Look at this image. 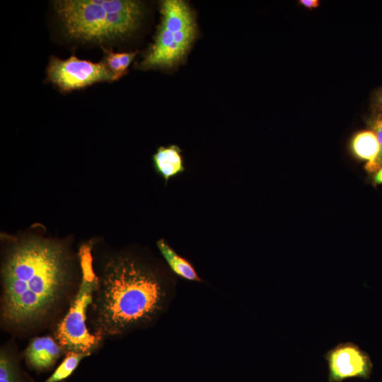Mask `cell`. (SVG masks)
Listing matches in <instances>:
<instances>
[{"instance_id":"12","label":"cell","mask_w":382,"mask_h":382,"mask_svg":"<svg viewBox=\"0 0 382 382\" xmlns=\"http://www.w3.org/2000/svg\"><path fill=\"white\" fill-rule=\"evenodd\" d=\"M0 382H33L22 369L14 352L5 348L0 352Z\"/></svg>"},{"instance_id":"18","label":"cell","mask_w":382,"mask_h":382,"mask_svg":"<svg viewBox=\"0 0 382 382\" xmlns=\"http://www.w3.org/2000/svg\"><path fill=\"white\" fill-rule=\"evenodd\" d=\"M374 185H382V168L376 170L373 176Z\"/></svg>"},{"instance_id":"3","label":"cell","mask_w":382,"mask_h":382,"mask_svg":"<svg viewBox=\"0 0 382 382\" xmlns=\"http://www.w3.org/2000/svg\"><path fill=\"white\" fill-rule=\"evenodd\" d=\"M55 10L66 33L81 40H110L125 36L138 25L140 4L129 0H63Z\"/></svg>"},{"instance_id":"9","label":"cell","mask_w":382,"mask_h":382,"mask_svg":"<svg viewBox=\"0 0 382 382\" xmlns=\"http://www.w3.org/2000/svg\"><path fill=\"white\" fill-rule=\"evenodd\" d=\"M156 172L167 183L185 170L181 149L177 145L161 146L153 156Z\"/></svg>"},{"instance_id":"7","label":"cell","mask_w":382,"mask_h":382,"mask_svg":"<svg viewBox=\"0 0 382 382\" xmlns=\"http://www.w3.org/2000/svg\"><path fill=\"white\" fill-rule=\"evenodd\" d=\"M330 378L340 381L352 377H366L371 369L367 354L358 345L348 342L338 344L327 352Z\"/></svg>"},{"instance_id":"14","label":"cell","mask_w":382,"mask_h":382,"mask_svg":"<svg viewBox=\"0 0 382 382\" xmlns=\"http://www.w3.org/2000/svg\"><path fill=\"white\" fill-rule=\"evenodd\" d=\"M104 52L106 55L105 63L113 74L115 80H117L125 74L121 66L119 53L105 49Z\"/></svg>"},{"instance_id":"4","label":"cell","mask_w":382,"mask_h":382,"mask_svg":"<svg viewBox=\"0 0 382 382\" xmlns=\"http://www.w3.org/2000/svg\"><path fill=\"white\" fill-rule=\"evenodd\" d=\"M91 248L89 243L79 248L81 281L71 306L55 331L56 340L67 352L91 354L101 339L100 336L91 333L86 324L87 308L93 301L98 282L93 268Z\"/></svg>"},{"instance_id":"15","label":"cell","mask_w":382,"mask_h":382,"mask_svg":"<svg viewBox=\"0 0 382 382\" xmlns=\"http://www.w3.org/2000/svg\"><path fill=\"white\" fill-rule=\"evenodd\" d=\"M371 130L376 134L379 146H382V113L370 118L367 122Z\"/></svg>"},{"instance_id":"2","label":"cell","mask_w":382,"mask_h":382,"mask_svg":"<svg viewBox=\"0 0 382 382\" xmlns=\"http://www.w3.org/2000/svg\"><path fill=\"white\" fill-rule=\"evenodd\" d=\"M174 285L129 255L107 264L95 292L96 334L122 335L144 327L166 311Z\"/></svg>"},{"instance_id":"1","label":"cell","mask_w":382,"mask_h":382,"mask_svg":"<svg viewBox=\"0 0 382 382\" xmlns=\"http://www.w3.org/2000/svg\"><path fill=\"white\" fill-rule=\"evenodd\" d=\"M1 322L14 331L50 319L64 301L70 276L66 254L58 243L32 238L16 243L1 268Z\"/></svg>"},{"instance_id":"13","label":"cell","mask_w":382,"mask_h":382,"mask_svg":"<svg viewBox=\"0 0 382 382\" xmlns=\"http://www.w3.org/2000/svg\"><path fill=\"white\" fill-rule=\"evenodd\" d=\"M91 354L68 352L65 358L44 382H62L69 377L80 361Z\"/></svg>"},{"instance_id":"10","label":"cell","mask_w":382,"mask_h":382,"mask_svg":"<svg viewBox=\"0 0 382 382\" xmlns=\"http://www.w3.org/2000/svg\"><path fill=\"white\" fill-rule=\"evenodd\" d=\"M156 244L163 259L175 275L187 281H202L192 265L178 255L163 239L158 241Z\"/></svg>"},{"instance_id":"16","label":"cell","mask_w":382,"mask_h":382,"mask_svg":"<svg viewBox=\"0 0 382 382\" xmlns=\"http://www.w3.org/2000/svg\"><path fill=\"white\" fill-rule=\"evenodd\" d=\"M137 53V52L119 53L121 66L125 74L127 72V68L129 67L130 63L136 56Z\"/></svg>"},{"instance_id":"11","label":"cell","mask_w":382,"mask_h":382,"mask_svg":"<svg viewBox=\"0 0 382 382\" xmlns=\"http://www.w3.org/2000/svg\"><path fill=\"white\" fill-rule=\"evenodd\" d=\"M379 149L378 139L371 129L358 132L351 141L352 152L357 158L366 161L364 168L366 171L375 162Z\"/></svg>"},{"instance_id":"19","label":"cell","mask_w":382,"mask_h":382,"mask_svg":"<svg viewBox=\"0 0 382 382\" xmlns=\"http://www.w3.org/2000/svg\"><path fill=\"white\" fill-rule=\"evenodd\" d=\"M376 103L380 109L382 110V90H381L376 96Z\"/></svg>"},{"instance_id":"6","label":"cell","mask_w":382,"mask_h":382,"mask_svg":"<svg viewBox=\"0 0 382 382\" xmlns=\"http://www.w3.org/2000/svg\"><path fill=\"white\" fill-rule=\"evenodd\" d=\"M48 79L64 91L83 88L115 78L105 62H92L71 56L66 59L53 57L47 68Z\"/></svg>"},{"instance_id":"8","label":"cell","mask_w":382,"mask_h":382,"mask_svg":"<svg viewBox=\"0 0 382 382\" xmlns=\"http://www.w3.org/2000/svg\"><path fill=\"white\" fill-rule=\"evenodd\" d=\"M63 347L50 336L33 338L24 352L25 361L36 372L50 371L63 354Z\"/></svg>"},{"instance_id":"5","label":"cell","mask_w":382,"mask_h":382,"mask_svg":"<svg viewBox=\"0 0 382 382\" xmlns=\"http://www.w3.org/2000/svg\"><path fill=\"white\" fill-rule=\"evenodd\" d=\"M162 22L154 43L141 64L143 67H168L179 62L195 37V23L187 5L180 0L161 4Z\"/></svg>"},{"instance_id":"17","label":"cell","mask_w":382,"mask_h":382,"mask_svg":"<svg viewBox=\"0 0 382 382\" xmlns=\"http://www.w3.org/2000/svg\"><path fill=\"white\" fill-rule=\"evenodd\" d=\"M299 3L308 8H317L319 6L318 0H301Z\"/></svg>"}]
</instances>
